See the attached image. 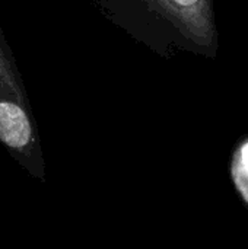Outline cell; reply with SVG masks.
Wrapping results in <instances>:
<instances>
[{"label":"cell","instance_id":"obj_1","mask_svg":"<svg viewBox=\"0 0 248 249\" xmlns=\"http://www.w3.org/2000/svg\"><path fill=\"white\" fill-rule=\"evenodd\" d=\"M0 142L23 166L34 171L31 159L37 149L35 133L26 109L19 102H0Z\"/></svg>","mask_w":248,"mask_h":249},{"label":"cell","instance_id":"obj_3","mask_svg":"<svg viewBox=\"0 0 248 249\" xmlns=\"http://www.w3.org/2000/svg\"><path fill=\"white\" fill-rule=\"evenodd\" d=\"M231 177L235 190L248 206V139H244L232 155Z\"/></svg>","mask_w":248,"mask_h":249},{"label":"cell","instance_id":"obj_2","mask_svg":"<svg viewBox=\"0 0 248 249\" xmlns=\"http://www.w3.org/2000/svg\"><path fill=\"white\" fill-rule=\"evenodd\" d=\"M197 44L208 45L215 35L210 0H151Z\"/></svg>","mask_w":248,"mask_h":249}]
</instances>
